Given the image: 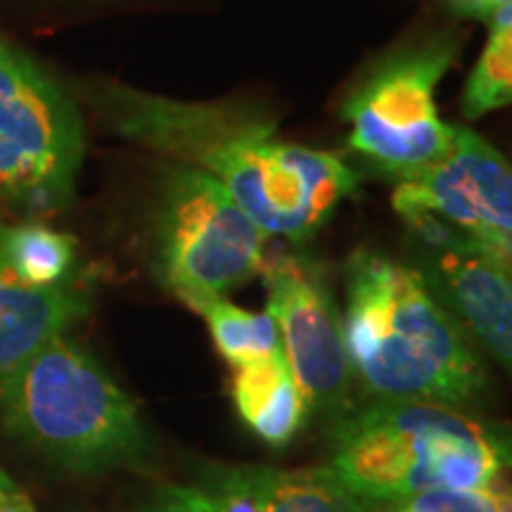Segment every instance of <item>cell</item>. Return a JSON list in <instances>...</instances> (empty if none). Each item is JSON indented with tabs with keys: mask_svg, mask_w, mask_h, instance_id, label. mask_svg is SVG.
I'll return each mask as SVG.
<instances>
[{
	"mask_svg": "<svg viewBox=\"0 0 512 512\" xmlns=\"http://www.w3.org/2000/svg\"><path fill=\"white\" fill-rule=\"evenodd\" d=\"M204 482L245 496L259 512H370L323 467L278 470L268 465L214 467Z\"/></svg>",
	"mask_w": 512,
	"mask_h": 512,
	"instance_id": "12",
	"label": "cell"
},
{
	"mask_svg": "<svg viewBox=\"0 0 512 512\" xmlns=\"http://www.w3.org/2000/svg\"><path fill=\"white\" fill-rule=\"evenodd\" d=\"M266 240L216 178L183 164L166 176L155 216V266L188 306L223 297L264 271Z\"/></svg>",
	"mask_w": 512,
	"mask_h": 512,
	"instance_id": "5",
	"label": "cell"
},
{
	"mask_svg": "<svg viewBox=\"0 0 512 512\" xmlns=\"http://www.w3.org/2000/svg\"><path fill=\"white\" fill-rule=\"evenodd\" d=\"M86 309L72 287L29 285L0 266V375L62 335Z\"/></svg>",
	"mask_w": 512,
	"mask_h": 512,
	"instance_id": "11",
	"label": "cell"
},
{
	"mask_svg": "<svg viewBox=\"0 0 512 512\" xmlns=\"http://www.w3.org/2000/svg\"><path fill=\"white\" fill-rule=\"evenodd\" d=\"M0 512H36V510L27 498V494H22L17 486H10V489L0 491Z\"/></svg>",
	"mask_w": 512,
	"mask_h": 512,
	"instance_id": "20",
	"label": "cell"
},
{
	"mask_svg": "<svg viewBox=\"0 0 512 512\" xmlns=\"http://www.w3.org/2000/svg\"><path fill=\"white\" fill-rule=\"evenodd\" d=\"M76 242L43 223H0V266L29 285H57L74 264Z\"/></svg>",
	"mask_w": 512,
	"mask_h": 512,
	"instance_id": "14",
	"label": "cell"
},
{
	"mask_svg": "<svg viewBox=\"0 0 512 512\" xmlns=\"http://www.w3.org/2000/svg\"><path fill=\"white\" fill-rule=\"evenodd\" d=\"M489 41L465 83L463 114L479 119L512 102V0L491 12Z\"/></svg>",
	"mask_w": 512,
	"mask_h": 512,
	"instance_id": "16",
	"label": "cell"
},
{
	"mask_svg": "<svg viewBox=\"0 0 512 512\" xmlns=\"http://www.w3.org/2000/svg\"><path fill=\"white\" fill-rule=\"evenodd\" d=\"M266 311L280 330L292 373L313 411L347 415L351 375L339 316L328 287L309 261L278 256L264 266Z\"/></svg>",
	"mask_w": 512,
	"mask_h": 512,
	"instance_id": "9",
	"label": "cell"
},
{
	"mask_svg": "<svg viewBox=\"0 0 512 512\" xmlns=\"http://www.w3.org/2000/svg\"><path fill=\"white\" fill-rule=\"evenodd\" d=\"M366 505H368L370 512H401V510L392 508V505H370V503H366Z\"/></svg>",
	"mask_w": 512,
	"mask_h": 512,
	"instance_id": "21",
	"label": "cell"
},
{
	"mask_svg": "<svg viewBox=\"0 0 512 512\" xmlns=\"http://www.w3.org/2000/svg\"><path fill=\"white\" fill-rule=\"evenodd\" d=\"M192 309L207 320L216 349L233 368L283 349L278 323L268 311H245L223 297L204 299Z\"/></svg>",
	"mask_w": 512,
	"mask_h": 512,
	"instance_id": "15",
	"label": "cell"
},
{
	"mask_svg": "<svg viewBox=\"0 0 512 512\" xmlns=\"http://www.w3.org/2000/svg\"><path fill=\"white\" fill-rule=\"evenodd\" d=\"M505 3H510V0H451L458 15L472 19H489L491 12H496Z\"/></svg>",
	"mask_w": 512,
	"mask_h": 512,
	"instance_id": "19",
	"label": "cell"
},
{
	"mask_svg": "<svg viewBox=\"0 0 512 512\" xmlns=\"http://www.w3.org/2000/svg\"><path fill=\"white\" fill-rule=\"evenodd\" d=\"M387 505L401 512H512V484L489 489H434Z\"/></svg>",
	"mask_w": 512,
	"mask_h": 512,
	"instance_id": "17",
	"label": "cell"
},
{
	"mask_svg": "<svg viewBox=\"0 0 512 512\" xmlns=\"http://www.w3.org/2000/svg\"><path fill=\"white\" fill-rule=\"evenodd\" d=\"M456 46L437 38L387 57L349 95V147L384 174L406 178L444 155L453 126L439 117L434 91Z\"/></svg>",
	"mask_w": 512,
	"mask_h": 512,
	"instance_id": "7",
	"label": "cell"
},
{
	"mask_svg": "<svg viewBox=\"0 0 512 512\" xmlns=\"http://www.w3.org/2000/svg\"><path fill=\"white\" fill-rule=\"evenodd\" d=\"M370 505L434 489L512 484V425L472 418L432 401H375L335 420L323 467Z\"/></svg>",
	"mask_w": 512,
	"mask_h": 512,
	"instance_id": "3",
	"label": "cell"
},
{
	"mask_svg": "<svg viewBox=\"0 0 512 512\" xmlns=\"http://www.w3.org/2000/svg\"><path fill=\"white\" fill-rule=\"evenodd\" d=\"M342 335L351 375L377 401L470 406L489 387L470 332L413 266L377 252L347 264Z\"/></svg>",
	"mask_w": 512,
	"mask_h": 512,
	"instance_id": "2",
	"label": "cell"
},
{
	"mask_svg": "<svg viewBox=\"0 0 512 512\" xmlns=\"http://www.w3.org/2000/svg\"><path fill=\"white\" fill-rule=\"evenodd\" d=\"M401 219L432 216L512 271V164L470 128L453 126L446 152L396 181Z\"/></svg>",
	"mask_w": 512,
	"mask_h": 512,
	"instance_id": "8",
	"label": "cell"
},
{
	"mask_svg": "<svg viewBox=\"0 0 512 512\" xmlns=\"http://www.w3.org/2000/svg\"><path fill=\"white\" fill-rule=\"evenodd\" d=\"M233 401L240 418L268 446H287L302 430L311 406L285 351L233 368Z\"/></svg>",
	"mask_w": 512,
	"mask_h": 512,
	"instance_id": "13",
	"label": "cell"
},
{
	"mask_svg": "<svg viewBox=\"0 0 512 512\" xmlns=\"http://www.w3.org/2000/svg\"><path fill=\"white\" fill-rule=\"evenodd\" d=\"M0 418L19 439L76 472L138 458V406L95 358L57 335L0 375Z\"/></svg>",
	"mask_w": 512,
	"mask_h": 512,
	"instance_id": "4",
	"label": "cell"
},
{
	"mask_svg": "<svg viewBox=\"0 0 512 512\" xmlns=\"http://www.w3.org/2000/svg\"><path fill=\"white\" fill-rule=\"evenodd\" d=\"M81 159L74 100L0 38V197L27 214H53L72 200Z\"/></svg>",
	"mask_w": 512,
	"mask_h": 512,
	"instance_id": "6",
	"label": "cell"
},
{
	"mask_svg": "<svg viewBox=\"0 0 512 512\" xmlns=\"http://www.w3.org/2000/svg\"><path fill=\"white\" fill-rule=\"evenodd\" d=\"M439 299L512 377V271L432 216H408Z\"/></svg>",
	"mask_w": 512,
	"mask_h": 512,
	"instance_id": "10",
	"label": "cell"
},
{
	"mask_svg": "<svg viewBox=\"0 0 512 512\" xmlns=\"http://www.w3.org/2000/svg\"><path fill=\"white\" fill-rule=\"evenodd\" d=\"M83 98L117 136L216 178L268 238L306 242L358 176L330 152L285 143L266 117L221 102H183L95 83Z\"/></svg>",
	"mask_w": 512,
	"mask_h": 512,
	"instance_id": "1",
	"label": "cell"
},
{
	"mask_svg": "<svg viewBox=\"0 0 512 512\" xmlns=\"http://www.w3.org/2000/svg\"><path fill=\"white\" fill-rule=\"evenodd\" d=\"M143 512H259L252 501L221 486H166Z\"/></svg>",
	"mask_w": 512,
	"mask_h": 512,
	"instance_id": "18",
	"label": "cell"
}]
</instances>
